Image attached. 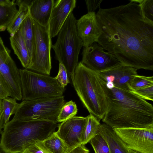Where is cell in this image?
Masks as SVG:
<instances>
[{"instance_id":"cell-38","label":"cell","mask_w":153,"mask_h":153,"mask_svg":"<svg viewBox=\"0 0 153 153\" xmlns=\"http://www.w3.org/2000/svg\"><path fill=\"white\" fill-rule=\"evenodd\" d=\"M0 153H1L0 152Z\"/></svg>"},{"instance_id":"cell-5","label":"cell","mask_w":153,"mask_h":153,"mask_svg":"<svg viewBox=\"0 0 153 153\" xmlns=\"http://www.w3.org/2000/svg\"><path fill=\"white\" fill-rule=\"evenodd\" d=\"M76 20L73 12L71 13L59 32L55 43L51 46L56 59L65 67L69 79L79 64V54L83 47L76 31Z\"/></svg>"},{"instance_id":"cell-30","label":"cell","mask_w":153,"mask_h":153,"mask_svg":"<svg viewBox=\"0 0 153 153\" xmlns=\"http://www.w3.org/2000/svg\"><path fill=\"white\" fill-rule=\"evenodd\" d=\"M131 91L145 100H153V85Z\"/></svg>"},{"instance_id":"cell-36","label":"cell","mask_w":153,"mask_h":153,"mask_svg":"<svg viewBox=\"0 0 153 153\" xmlns=\"http://www.w3.org/2000/svg\"><path fill=\"white\" fill-rule=\"evenodd\" d=\"M105 83L106 87L108 89H112L114 87L113 83L112 82H108Z\"/></svg>"},{"instance_id":"cell-26","label":"cell","mask_w":153,"mask_h":153,"mask_svg":"<svg viewBox=\"0 0 153 153\" xmlns=\"http://www.w3.org/2000/svg\"><path fill=\"white\" fill-rule=\"evenodd\" d=\"M153 85V76H147L137 75L134 76L129 86L132 91Z\"/></svg>"},{"instance_id":"cell-34","label":"cell","mask_w":153,"mask_h":153,"mask_svg":"<svg viewBox=\"0 0 153 153\" xmlns=\"http://www.w3.org/2000/svg\"><path fill=\"white\" fill-rule=\"evenodd\" d=\"M4 126L3 100L0 99V134H1L2 129L4 128Z\"/></svg>"},{"instance_id":"cell-15","label":"cell","mask_w":153,"mask_h":153,"mask_svg":"<svg viewBox=\"0 0 153 153\" xmlns=\"http://www.w3.org/2000/svg\"><path fill=\"white\" fill-rule=\"evenodd\" d=\"M55 0H34L29 5V15L39 25L48 26L51 11Z\"/></svg>"},{"instance_id":"cell-10","label":"cell","mask_w":153,"mask_h":153,"mask_svg":"<svg viewBox=\"0 0 153 153\" xmlns=\"http://www.w3.org/2000/svg\"><path fill=\"white\" fill-rule=\"evenodd\" d=\"M104 50L96 42L83 47L81 62L87 68L97 73L121 64L111 54Z\"/></svg>"},{"instance_id":"cell-35","label":"cell","mask_w":153,"mask_h":153,"mask_svg":"<svg viewBox=\"0 0 153 153\" xmlns=\"http://www.w3.org/2000/svg\"><path fill=\"white\" fill-rule=\"evenodd\" d=\"M15 4V0H0V5L2 6H12Z\"/></svg>"},{"instance_id":"cell-1","label":"cell","mask_w":153,"mask_h":153,"mask_svg":"<svg viewBox=\"0 0 153 153\" xmlns=\"http://www.w3.org/2000/svg\"><path fill=\"white\" fill-rule=\"evenodd\" d=\"M99 8L96 14L101 33L97 43L122 64L153 70V22L143 16L139 4Z\"/></svg>"},{"instance_id":"cell-11","label":"cell","mask_w":153,"mask_h":153,"mask_svg":"<svg viewBox=\"0 0 153 153\" xmlns=\"http://www.w3.org/2000/svg\"><path fill=\"white\" fill-rule=\"evenodd\" d=\"M86 120V117L75 116L59 124L56 133L69 149L81 144Z\"/></svg>"},{"instance_id":"cell-37","label":"cell","mask_w":153,"mask_h":153,"mask_svg":"<svg viewBox=\"0 0 153 153\" xmlns=\"http://www.w3.org/2000/svg\"><path fill=\"white\" fill-rule=\"evenodd\" d=\"M129 153H142L139 152L128 149Z\"/></svg>"},{"instance_id":"cell-16","label":"cell","mask_w":153,"mask_h":153,"mask_svg":"<svg viewBox=\"0 0 153 153\" xmlns=\"http://www.w3.org/2000/svg\"><path fill=\"white\" fill-rule=\"evenodd\" d=\"M10 44L14 53L17 56L22 66L28 69L31 61L23 39L20 26L17 32L10 38Z\"/></svg>"},{"instance_id":"cell-27","label":"cell","mask_w":153,"mask_h":153,"mask_svg":"<svg viewBox=\"0 0 153 153\" xmlns=\"http://www.w3.org/2000/svg\"><path fill=\"white\" fill-rule=\"evenodd\" d=\"M139 4L144 17L153 22V0H131Z\"/></svg>"},{"instance_id":"cell-3","label":"cell","mask_w":153,"mask_h":153,"mask_svg":"<svg viewBox=\"0 0 153 153\" xmlns=\"http://www.w3.org/2000/svg\"><path fill=\"white\" fill-rule=\"evenodd\" d=\"M58 125L46 120L12 119L4 126L1 134L0 152L20 153L30 144L46 139Z\"/></svg>"},{"instance_id":"cell-4","label":"cell","mask_w":153,"mask_h":153,"mask_svg":"<svg viewBox=\"0 0 153 153\" xmlns=\"http://www.w3.org/2000/svg\"><path fill=\"white\" fill-rule=\"evenodd\" d=\"M71 79L77 95L90 114L99 121L107 109L105 83L98 74L80 62Z\"/></svg>"},{"instance_id":"cell-19","label":"cell","mask_w":153,"mask_h":153,"mask_svg":"<svg viewBox=\"0 0 153 153\" xmlns=\"http://www.w3.org/2000/svg\"><path fill=\"white\" fill-rule=\"evenodd\" d=\"M31 1L18 0L15 2L16 5L19 6V10L7 29L10 36L17 32L23 21L29 15V5Z\"/></svg>"},{"instance_id":"cell-31","label":"cell","mask_w":153,"mask_h":153,"mask_svg":"<svg viewBox=\"0 0 153 153\" xmlns=\"http://www.w3.org/2000/svg\"><path fill=\"white\" fill-rule=\"evenodd\" d=\"M102 0H85L88 13L95 12V10L100 8V4Z\"/></svg>"},{"instance_id":"cell-17","label":"cell","mask_w":153,"mask_h":153,"mask_svg":"<svg viewBox=\"0 0 153 153\" xmlns=\"http://www.w3.org/2000/svg\"><path fill=\"white\" fill-rule=\"evenodd\" d=\"M100 132L108 145L110 153H129L125 144L112 128L105 123L101 124Z\"/></svg>"},{"instance_id":"cell-23","label":"cell","mask_w":153,"mask_h":153,"mask_svg":"<svg viewBox=\"0 0 153 153\" xmlns=\"http://www.w3.org/2000/svg\"><path fill=\"white\" fill-rule=\"evenodd\" d=\"M78 110L75 102L72 100L65 103L58 116L57 123L62 122L75 116L77 113Z\"/></svg>"},{"instance_id":"cell-20","label":"cell","mask_w":153,"mask_h":153,"mask_svg":"<svg viewBox=\"0 0 153 153\" xmlns=\"http://www.w3.org/2000/svg\"><path fill=\"white\" fill-rule=\"evenodd\" d=\"M86 117L81 139V144L84 145L99 132L101 125L100 121L92 115L90 114Z\"/></svg>"},{"instance_id":"cell-2","label":"cell","mask_w":153,"mask_h":153,"mask_svg":"<svg viewBox=\"0 0 153 153\" xmlns=\"http://www.w3.org/2000/svg\"><path fill=\"white\" fill-rule=\"evenodd\" d=\"M108 106L102 121L114 128H143L153 125V106L132 91L105 85Z\"/></svg>"},{"instance_id":"cell-22","label":"cell","mask_w":153,"mask_h":153,"mask_svg":"<svg viewBox=\"0 0 153 153\" xmlns=\"http://www.w3.org/2000/svg\"><path fill=\"white\" fill-rule=\"evenodd\" d=\"M15 4L12 6L0 5V31L7 29L18 11Z\"/></svg>"},{"instance_id":"cell-7","label":"cell","mask_w":153,"mask_h":153,"mask_svg":"<svg viewBox=\"0 0 153 153\" xmlns=\"http://www.w3.org/2000/svg\"><path fill=\"white\" fill-rule=\"evenodd\" d=\"M65 103L63 95L22 101L19 104L13 119L46 120L57 122L58 116Z\"/></svg>"},{"instance_id":"cell-13","label":"cell","mask_w":153,"mask_h":153,"mask_svg":"<svg viewBox=\"0 0 153 153\" xmlns=\"http://www.w3.org/2000/svg\"><path fill=\"white\" fill-rule=\"evenodd\" d=\"M76 27L83 47L97 42L101 33L95 12L88 13L76 20Z\"/></svg>"},{"instance_id":"cell-18","label":"cell","mask_w":153,"mask_h":153,"mask_svg":"<svg viewBox=\"0 0 153 153\" xmlns=\"http://www.w3.org/2000/svg\"><path fill=\"white\" fill-rule=\"evenodd\" d=\"M22 36L31 61L33 57L35 42L33 20L28 16L20 26Z\"/></svg>"},{"instance_id":"cell-25","label":"cell","mask_w":153,"mask_h":153,"mask_svg":"<svg viewBox=\"0 0 153 153\" xmlns=\"http://www.w3.org/2000/svg\"><path fill=\"white\" fill-rule=\"evenodd\" d=\"M3 100L4 115L5 125L9 121L11 115L14 114L19 104L17 100L11 97H8Z\"/></svg>"},{"instance_id":"cell-24","label":"cell","mask_w":153,"mask_h":153,"mask_svg":"<svg viewBox=\"0 0 153 153\" xmlns=\"http://www.w3.org/2000/svg\"><path fill=\"white\" fill-rule=\"evenodd\" d=\"M89 142L95 153H110L108 145L100 131Z\"/></svg>"},{"instance_id":"cell-9","label":"cell","mask_w":153,"mask_h":153,"mask_svg":"<svg viewBox=\"0 0 153 153\" xmlns=\"http://www.w3.org/2000/svg\"><path fill=\"white\" fill-rule=\"evenodd\" d=\"M113 129L128 149L153 153V125L143 128Z\"/></svg>"},{"instance_id":"cell-33","label":"cell","mask_w":153,"mask_h":153,"mask_svg":"<svg viewBox=\"0 0 153 153\" xmlns=\"http://www.w3.org/2000/svg\"><path fill=\"white\" fill-rule=\"evenodd\" d=\"M89 151L85 146L80 144L69 148L66 153H89Z\"/></svg>"},{"instance_id":"cell-8","label":"cell","mask_w":153,"mask_h":153,"mask_svg":"<svg viewBox=\"0 0 153 153\" xmlns=\"http://www.w3.org/2000/svg\"><path fill=\"white\" fill-rule=\"evenodd\" d=\"M33 21L34 49L31 65L28 70L49 75L52 68L51 50L52 44L48 26H42Z\"/></svg>"},{"instance_id":"cell-32","label":"cell","mask_w":153,"mask_h":153,"mask_svg":"<svg viewBox=\"0 0 153 153\" xmlns=\"http://www.w3.org/2000/svg\"><path fill=\"white\" fill-rule=\"evenodd\" d=\"M10 97L6 85L0 74V99H4Z\"/></svg>"},{"instance_id":"cell-12","label":"cell","mask_w":153,"mask_h":153,"mask_svg":"<svg viewBox=\"0 0 153 153\" xmlns=\"http://www.w3.org/2000/svg\"><path fill=\"white\" fill-rule=\"evenodd\" d=\"M137 70L131 66L120 64L97 73L105 82H112L114 87L130 91L129 85Z\"/></svg>"},{"instance_id":"cell-21","label":"cell","mask_w":153,"mask_h":153,"mask_svg":"<svg viewBox=\"0 0 153 153\" xmlns=\"http://www.w3.org/2000/svg\"><path fill=\"white\" fill-rule=\"evenodd\" d=\"M51 153H66L69 148L55 131L41 141Z\"/></svg>"},{"instance_id":"cell-6","label":"cell","mask_w":153,"mask_h":153,"mask_svg":"<svg viewBox=\"0 0 153 153\" xmlns=\"http://www.w3.org/2000/svg\"><path fill=\"white\" fill-rule=\"evenodd\" d=\"M19 70L22 101L63 95L64 88L55 77L26 69Z\"/></svg>"},{"instance_id":"cell-29","label":"cell","mask_w":153,"mask_h":153,"mask_svg":"<svg viewBox=\"0 0 153 153\" xmlns=\"http://www.w3.org/2000/svg\"><path fill=\"white\" fill-rule=\"evenodd\" d=\"M54 77L63 88L70 82L66 70L64 66L60 63H59L58 74Z\"/></svg>"},{"instance_id":"cell-14","label":"cell","mask_w":153,"mask_h":153,"mask_svg":"<svg viewBox=\"0 0 153 153\" xmlns=\"http://www.w3.org/2000/svg\"><path fill=\"white\" fill-rule=\"evenodd\" d=\"M76 4V0L54 1L48 26L51 39L57 35L69 15L75 7Z\"/></svg>"},{"instance_id":"cell-28","label":"cell","mask_w":153,"mask_h":153,"mask_svg":"<svg viewBox=\"0 0 153 153\" xmlns=\"http://www.w3.org/2000/svg\"><path fill=\"white\" fill-rule=\"evenodd\" d=\"M20 153H51L43 146L41 141L32 143Z\"/></svg>"}]
</instances>
